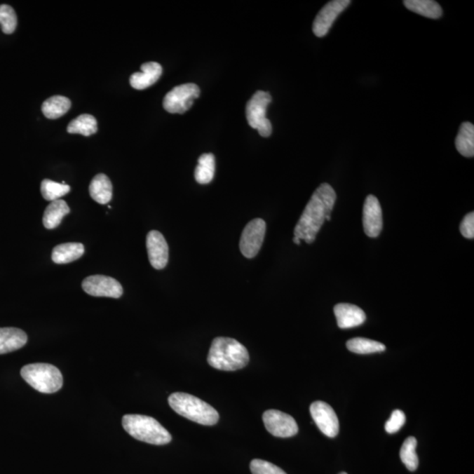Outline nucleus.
Listing matches in <instances>:
<instances>
[{"mask_svg": "<svg viewBox=\"0 0 474 474\" xmlns=\"http://www.w3.org/2000/svg\"><path fill=\"white\" fill-rule=\"evenodd\" d=\"M337 194L329 184H322L313 194L294 229V236L311 245L336 203Z\"/></svg>", "mask_w": 474, "mask_h": 474, "instance_id": "obj_1", "label": "nucleus"}, {"mask_svg": "<svg viewBox=\"0 0 474 474\" xmlns=\"http://www.w3.org/2000/svg\"><path fill=\"white\" fill-rule=\"evenodd\" d=\"M250 355L245 345L230 337H216L212 341L208 362L217 370L233 372L245 368Z\"/></svg>", "mask_w": 474, "mask_h": 474, "instance_id": "obj_2", "label": "nucleus"}, {"mask_svg": "<svg viewBox=\"0 0 474 474\" xmlns=\"http://www.w3.org/2000/svg\"><path fill=\"white\" fill-rule=\"evenodd\" d=\"M169 405L181 417L195 423L212 426L218 423L219 414L214 407L186 393H174L168 399Z\"/></svg>", "mask_w": 474, "mask_h": 474, "instance_id": "obj_3", "label": "nucleus"}, {"mask_svg": "<svg viewBox=\"0 0 474 474\" xmlns=\"http://www.w3.org/2000/svg\"><path fill=\"white\" fill-rule=\"evenodd\" d=\"M123 426L131 437L148 444L163 445L172 439L170 432L151 417L126 414L123 418Z\"/></svg>", "mask_w": 474, "mask_h": 474, "instance_id": "obj_4", "label": "nucleus"}, {"mask_svg": "<svg viewBox=\"0 0 474 474\" xmlns=\"http://www.w3.org/2000/svg\"><path fill=\"white\" fill-rule=\"evenodd\" d=\"M20 374L27 384L43 393L57 392L64 383L61 372L50 364L27 365L20 371Z\"/></svg>", "mask_w": 474, "mask_h": 474, "instance_id": "obj_5", "label": "nucleus"}, {"mask_svg": "<svg viewBox=\"0 0 474 474\" xmlns=\"http://www.w3.org/2000/svg\"><path fill=\"white\" fill-rule=\"evenodd\" d=\"M271 102L269 93L257 90L246 104V118L250 126L259 131L263 137H269L273 132L271 121L266 118L267 107Z\"/></svg>", "mask_w": 474, "mask_h": 474, "instance_id": "obj_6", "label": "nucleus"}, {"mask_svg": "<svg viewBox=\"0 0 474 474\" xmlns=\"http://www.w3.org/2000/svg\"><path fill=\"white\" fill-rule=\"evenodd\" d=\"M200 88L193 83L174 87L163 99V108L170 114L186 113L193 106L194 100L200 97Z\"/></svg>", "mask_w": 474, "mask_h": 474, "instance_id": "obj_7", "label": "nucleus"}, {"mask_svg": "<svg viewBox=\"0 0 474 474\" xmlns=\"http://www.w3.org/2000/svg\"><path fill=\"white\" fill-rule=\"evenodd\" d=\"M266 223L262 219H254L246 225L240 240V250L246 259H253L263 245Z\"/></svg>", "mask_w": 474, "mask_h": 474, "instance_id": "obj_8", "label": "nucleus"}, {"mask_svg": "<svg viewBox=\"0 0 474 474\" xmlns=\"http://www.w3.org/2000/svg\"><path fill=\"white\" fill-rule=\"evenodd\" d=\"M82 287L87 294L94 297L118 299L123 294V285L120 282L104 275H93L86 278L82 282Z\"/></svg>", "mask_w": 474, "mask_h": 474, "instance_id": "obj_9", "label": "nucleus"}, {"mask_svg": "<svg viewBox=\"0 0 474 474\" xmlns=\"http://www.w3.org/2000/svg\"><path fill=\"white\" fill-rule=\"evenodd\" d=\"M263 421L268 432L274 437L291 438L298 433V424L289 414L278 410H267L263 414Z\"/></svg>", "mask_w": 474, "mask_h": 474, "instance_id": "obj_10", "label": "nucleus"}, {"mask_svg": "<svg viewBox=\"0 0 474 474\" xmlns=\"http://www.w3.org/2000/svg\"><path fill=\"white\" fill-rule=\"evenodd\" d=\"M310 414L317 427L327 437L334 438L339 432V421L329 404L316 402L310 406Z\"/></svg>", "mask_w": 474, "mask_h": 474, "instance_id": "obj_11", "label": "nucleus"}, {"mask_svg": "<svg viewBox=\"0 0 474 474\" xmlns=\"http://www.w3.org/2000/svg\"><path fill=\"white\" fill-rule=\"evenodd\" d=\"M351 4L350 0H334L327 3L317 15L313 24V32L317 37L325 36L334 20Z\"/></svg>", "mask_w": 474, "mask_h": 474, "instance_id": "obj_12", "label": "nucleus"}, {"mask_svg": "<svg viewBox=\"0 0 474 474\" xmlns=\"http://www.w3.org/2000/svg\"><path fill=\"white\" fill-rule=\"evenodd\" d=\"M149 263L156 270H162L169 260V246L165 236L156 230L149 232L146 239Z\"/></svg>", "mask_w": 474, "mask_h": 474, "instance_id": "obj_13", "label": "nucleus"}, {"mask_svg": "<svg viewBox=\"0 0 474 474\" xmlns=\"http://www.w3.org/2000/svg\"><path fill=\"white\" fill-rule=\"evenodd\" d=\"M365 233L369 237H377L383 228L382 210L378 198L369 195L365 201L363 211Z\"/></svg>", "mask_w": 474, "mask_h": 474, "instance_id": "obj_14", "label": "nucleus"}, {"mask_svg": "<svg viewBox=\"0 0 474 474\" xmlns=\"http://www.w3.org/2000/svg\"><path fill=\"white\" fill-rule=\"evenodd\" d=\"M337 325L340 329H351L362 325L367 319L365 312L358 306L347 303H341L334 308Z\"/></svg>", "mask_w": 474, "mask_h": 474, "instance_id": "obj_15", "label": "nucleus"}, {"mask_svg": "<svg viewBox=\"0 0 474 474\" xmlns=\"http://www.w3.org/2000/svg\"><path fill=\"white\" fill-rule=\"evenodd\" d=\"M141 69L142 72H135L130 76V85L134 89L144 90L154 85L163 73L162 66L156 62H146Z\"/></svg>", "mask_w": 474, "mask_h": 474, "instance_id": "obj_16", "label": "nucleus"}, {"mask_svg": "<svg viewBox=\"0 0 474 474\" xmlns=\"http://www.w3.org/2000/svg\"><path fill=\"white\" fill-rule=\"evenodd\" d=\"M27 336L17 327H0V355L22 348L27 344Z\"/></svg>", "mask_w": 474, "mask_h": 474, "instance_id": "obj_17", "label": "nucleus"}, {"mask_svg": "<svg viewBox=\"0 0 474 474\" xmlns=\"http://www.w3.org/2000/svg\"><path fill=\"white\" fill-rule=\"evenodd\" d=\"M85 253V247L80 243H62L52 250V260L57 264L73 262L80 259Z\"/></svg>", "mask_w": 474, "mask_h": 474, "instance_id": "obj_18", "label": "nucleus"}, {"mask_svg": "<svg viewBox=\"0 0 474 474\" xmlns=\"http://www.w3.org/2000/svg\"><path fill=\"white\" fill-rule=\"evenodd\" d=\"M89 191L93 201L100 204H107L113 197V184L104 174H97L90 184Z\"/></svg>", "mask_w": 474, "mask_h": 474, "instance_id": "obj_19", "label": "nucleus"}, {"mask_svg": "<svg viewBox=\"0 0 474 474\" xmlns=\"http://www.w3.org/2000/svg\"><path fill=\"white\" fill-rule=\"evenodd\" d=\"M71 211L65 201H52L45 209L43 214V225L47 229H57L61 224L62 218Z\"/></svg>", "mask_w": 474, "mask_h": 474, "instance_id": "obj_20", "label": "nucleus"}, {"mask_svg": "<svg viewBox=\"0 0 474 474\" xmlns=\"http://www.w3.org/2000/svg\"><path fill=\"white\" fill-rule=\"evenodd\" d=\"M456 149L466 158L474 156V126L470 123H463L459 128L455 141Z\"/></svg>", "mask_w": 474, "mask_h": 474, "instance_id": "obj_21", "label": "nucleus"}, {"mask_svg": "<svg viewBox=\"0 0 474 474\" xmlns=\"http://www.w3.org/2000/svg\"><path fill=\"white\" fill-rule=\"evenodd\" d=\"M403 3L411 12L427 18L438 19L442 15L441 6L432 0H405Z\"/></svg>", "mask_w": 474, "mask_h": 474, "instance_id": "obj_22", "label": "nucleus"}, {"mask_svg": "<svg viewBox=\"0 0 474 474\" xmlns=\"http://www.w3.org/2000/svg\"><path fill=\"white\" fill-rule=\"evenodd\" d=\"M215 172V158L211 153H205L200 156L198 165L194 172L195 180L198 184H207L214 180Z\"/></svg>", "mask_w": 474, "mask_h": 474, "instance_id": "obj_23", "label": "nucleus"}, {"mask_svg": "<svg viewBox=\"0 0 474 474\" xmlns=\"http://www.w3.org/2000/svg\"><path fill=\"white\" fill-rule=\"evenodd\" d=\"M72 107V101L64 96H53L45 100L41 110L48 118H58L67 113Z\"/></svg>", "mask_w": 474, "mask_h": 474, "instance_id": "obj_24", "label": "nucleus"}, {"mask_svg": "<svg viewBox=\"0 0 474 474\" xmlns=\"http://www.w3.org/2000/svg\"><path fill=\"white\" fill-rule=\"evenodd\" d=\"M67 131L69 134H80L90 137L97 133V120L90 114L79 115L69 123Z\"/></svg>", "mask_w": 474, "mask_h": 474, "instance_id": "obj_25", "label": "nucleus"}, {"mask_svg": "<svg viewBox=\"0 0 474 474\" xmlns=\"http://www.w3.org/2000/svg\"><path fill=\"white\" fill-rule=\"evenodd\" d=\"M348 350L357 354H371L386 350L384 344L367 338L357 337L348 340L346 344Z\"/></svg>", "mask_w": 474, "mask_h": 474, "instance_id": "obj_26", "label": "nucleus"}, {"mask_svg": "<svg viewBox=\"0 0 474 474\" xmlns=\"http://www.w3.org/2000/svg\"><path fill=\"white\" fill-rule=\"evenodd\" d=\"M417 445L416 438L414 437L407 438L403 442L400 452V459L411 472L416 470L418 465H419V459H418L416 452Z\"/></svg>", "mask_w": 474, "mask_h": 474, "instance_id": "obj_27", "label": "nucleus"}, {"mask_svg": "<svg viewBox=\"0 0 474 474\" xmlns=\"http://www.w3.org/2000/svg\"><path fill=\"white\" fill-rule=\"evenodd\" d=\"M71 187L68 184L55 182L53 180H44L41 184V191L45 200L55 201L69 193Z\"/></svg>", "mask_w": 474, "mask_h": 474, "instance_id": "obj_28", "label": "nucleus"}, {"mask_svg": "<svg viewBox=\"0 0 474 474\" xmlns=\"http://www.w3.org/2000/svg\"><path fill=\"white\" fill-rule=\"evenodd\" d=\"M17 23L16 13L15 10L8 5H0V26L2 27L3 32L5 34H13L15 32Z\"/></svg>", "mask_w": 474, "mask_h": 474, "instance_id": "obj_29", "label": "nucleus"}, {"mask_svg": "<svg viewBox=\"0 0 474 474\" xmlns=\"http://www.w3.org/2000/svg\"><path fill=\"white\" fill-rule=\"evenodd\" d=\"M252 474H287L280 467L261 459H254L250 463Z\"/></svg>", "mask_w": 474, "mask_h": 474, "instance_id": "obj_30", "label": "nucleus"}, {"mask_svg": "<svg viewBox=\"0 0 474 474\" xmlns=\"http://www.w3.org/2000/svg\"><path fill=\"white\" fill-rule=\"evenodd\" d=\"M405 421L406 416L402 410L393 411L391 417L386 423V431L389 434H395L402 428Z\"/></svg>", "mask_w": 474, "mask_h": 474, "instance_id": "obj_31", "label": "nucleus"}, {"mask_svg": "<svg viewBox=\"0 0 474 474\" xmlns=\"http://www.w3.org/2000/svg\"><path fill=\"white\" fill-rule=\"evenodd\" d=\"M460 232L462 236L467 239L474 238V214L470 212L463 218L461 224H460Z\"/></svg>", "mask_w": 474, "mask_h": 474, "instance_id": "obj_32", "label": "nucleus"}, {"mask_svg": "<svg viewBox=\"0 0 474 474\" xmlns=\"http://www.w3.org/2000/svg\"><path fill=\"white\" fill-rule=\"evenodd\" d=\"M294 243H296V245H301V240H299L297 236H294Z\"/></svg>", "mask_w": 474, "mask_h": 474, "instance_id": "obj_33", "label": "nucleus"}, {"mask_svg": "<svg viewBox=\"0 0 474 474\" xmlns=\"http://www.w3.org/2000/svg\"><path fill=\"white\" fill-rule=\"evenodd\" d=\"M340 474H347L346 473H341Z\"/></svg>", "mask_w": 474, "mask_h": 474, "instance_id": "obj_34", "label": "nucleus"}]
</instances>
